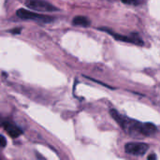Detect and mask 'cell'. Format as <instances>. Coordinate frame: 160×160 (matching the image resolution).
<instances>
[{
    "label": "cell",
    "mask_w": 160,
    "mask_h": 160,
    "mask_svg": "<svg viewBox=\"0 0 160 160\" xmlns=\"http://www.w3.org/2000/svg\"><path fill=\"white\" fill-rule=\"evenodd\" d=\"M17 16L21 19L23 20H33L36 22H44V23H48L53 21V18L48 15H43V14H38L36 12L24 9V8H20L17 10L16 12Z\"/></svg>",
    "instance_id": "1"
},
{
    "label": "cell",
    "mask_w": 160,
    "mask_h": 160,
    "mask_svg": "<svg viewBox=\"0 0 160 160\" xmlns=\"http://www.w3.org/2000/svg\"><path fill=\"white\" fill-rule=\"evenodd\" d=\"M25 6L30 9L37 10V11H45V12H52L57 11L58 8H55L53 5L50 4L44 0H26Z\"/></svg>",
    "instance_id": "2"
},
{
    "label": "cell",
    "mask_w": 160,
    "mask_h": 160,
    "mask_svg": "<svg viewBox=\"0 0 160 160\" xmlns=\"http://www.w3.org/2000/svg\"><path fill=\"white\" fill-rule=\"evenodd\" d=\"M149 149V145L143 142H128L125 145V150L132 156H143Z\"/></svg>",
    "instance_id": "3"
},
{
    "label": "cell",
    "mask_w": 160,
    "mask_h": 160,
    "mask_svg": "<svg viewBox=\"0 0 160 160\" xmlns=\"http://www.w3.org/2000/svg\"><path fill=\"white\" fill-rule=\"evenodd\" d=\"M99 30L101 31H105L107 33H109L110 35H112L116 40H120V41H125V42H130V43H133V44H136V45H143V41L140 38V37L138 35L134 36V37H127V36H123V35H119V34H115L113 32H112L110 29L108 28H104V27H101L99 28Z\"/></svg>",
    "instance_id": "4"
},
{
    "label": "cell",
    "mask_w": 160,
    "mask_h": 160,
    "mask_svg": "<svg viewBox=\"0 0 160 160\" xmlns=\"http://www.w3.org/2000/svg\"><path fill=\"white\" fill-rule=\"evenodd\" d=\"M3 127H4V129L6 130V132L11 138H18L19 136H21L22 134V130L19 127H17L16 125H13L9 122H4Z\"/></svg>",
    "instance_id": "5"
},
{
    "label": "cell",
    "mask_w": 160,
    "mask_h": 160,
    "mask_svg": "<svg viewBox=\"0 0 160 160\" xmlns=\"http://www.w3.org/2000/svg\"><path fill=\"white\" fill-rule=\"evenodd\" d=\"M157 132V127L152 123L142 124L141 134L142 136H152Z\"/></svg>",
    "instance_id": "6"
},
{
    "label": "cell",
    "mask_w": 160,
    "mask_h": 160,
    "mask_svg": "<svg viewBox=\"0 0 160 160\" xmlns=\"http://www.w3.org/2000/svg\"><path fill=\"white\" fill-rule=\"evenodd\" d=\"M111 115H112V117L119 124V126L123 128V129H125L126 128V126H127V122H128V119L126 118V117H124L123 115H121L117 111H115V110H111Z\"/></svg>",
    "instance_id": "7"
},
{
    "label": "cell",
    "mask_w": 160,
    "mask_h": 160,
    "mask_svg": "<svg viewBox=\"0 0 160 160\" xmlns=\"http://www.w3.org/2000/svg\"><path fill=\"white\" fill-rule=\"evenodd\" d=\"M72 23L74 25H80V26H83V27H87L90 25V21L83 16H77L73 19Z\"/></svg>",
    "instance_id": "8"
},
{
    "label": "cell",
    "mask_w": 160,
    "mask_h": 160,
    "mask_svg": "<svg viewBox=\"0 0 160 160\" xmlns=\"http://www.w3.org/2000/svg\"><path fill=\"white\" fill-rule=\"evenodd\" d=\"M7 145V140L3 135H0V148H4Z\"/></svg>",
    "instance_id": "9"
},
{
    "label": "cell",
    "mask_w": 160,
    "mask_h": 160,
    "mask_svg": "<svg viewBox=\"0 0 160 160\" xmlns=\"http://www.w3.org/2000/svg\"><path fill=\"white\" fill-rule=\"evenodd\" d=\"M148 160H157V156L155 154H152V155H149L148 158H147Z\"/></svg>",
    "instance_id": "10"
},
{
    "label": "cell",
    "mask_w": 160,
    "mask_h": 160,
    "mask_svg": "<svg viewBox=\"0 0 160 160\" xmlns=\"http://www.w3.org/2000/svg\"><path fill=\"white\" fill-rule=\"evenodd\" d=\"M121 1L125 4H132V3H134L135 0H121Z\"/></svg>",
    "instance_id": "11"
},
{
    "label": "cell",
    "mask_w": 160,
    "mask_h": 160,
    "mask_svg": "<svg viewBox=\"0 0 160 160\" xmlns=\"http://www.w3.org/2000/svg\"><path fill=\"white\" fill-rule=\"evenodd\" d=\"M10 32L13 33V34H19V33L21 32V29H20V28H16V29H14V30H11Z\"/></svg>",
    "instance_id": "12"
},
{
    "label": "cell",
    "mask_w": 160,
    "mask_h": 160,
    "mask_svg": "<svg viewBox=\"0 0 160 160\" xmlns=\"http://www.w3.org/2000/svg\"><path fill=\"white\" fill-rule=\"evenodd\" d=\"M37 158H38L39 160H46L44 158H43V157H42V156H41V155H40V154H38V153H37Z\"/></svg>",
    "instance_id": "13"
}]
</instances>
